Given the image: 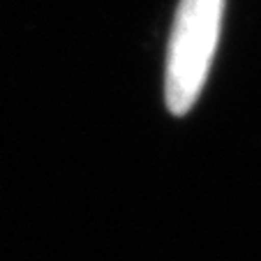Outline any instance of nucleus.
<instances>
[{"label":"nucleus","instance_id":"obj_1","mask_svg":"<svg viewBox=\"0 0 261 261\" xmlns=\"http://www.w3.org/2000/svg\"><path fill=\"white\" fill-rule=\"evenodd\" d=\"M227 0H180L171 28L164 74V99L173 116L197 104L220 40Z\"/></svg>","mask_w":261,"mask_h":261}]
</instances>
